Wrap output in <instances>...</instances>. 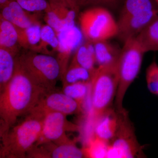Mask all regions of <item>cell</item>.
Masks as SVG:
<instances>
[{
    "mask_svg": "<svg viewBox=\"0 0 158 158\" xmlns=\"http://www.w3.org/2000/svg\"><path fill=\"white\" fill-rule=\"evenodd\" d=\"M110 142L95 137L88 147L83 149L85 157L107 158Z\"/></svg>",
    "mask_w": 158,
    "mask_h": 158,
    "instance_id": "24",
    "label": "cell"
},
{
    "mask_svg": "<svg viewBox=\"0 0 158 158\" xmlns=\"http://www.w3.org/2000/svg\"><path fill=\"white\" fill-rule=\"evenodd\" d=\"M119 123L118 111L109 109L96 121L95 137L110 142L116 135Z\"/></svg>",
    "mask_w": 158,
    "mask_h": 158,
    "instance_id": "14",
    "label": "cell"
},
{
    "mask_svg": "<svg viewBox=\"0 0 158 158\" xmlns=\"http://www.w3.org/2000/svg\"><path fill=\"white\" fill-rule=\"evenodd\" d=\"M16 61L12 52L6 49H0V92L4 90L13 77Z\"/></svg>",
    "mask_w": 158,
    "mask_h": 158,
    "instance_id": "17",
    "label": "cell"
},
{
    "mask_svg": "<svg viewBox=\"0 0 158 158\" xmlns=\"http://www.w3.org/2000/svg\"><path fill=\"white\" fill-rule=\"evenodd\" d=\"M119 0H79V6L81 5L94 4V5H107V6H115L118 2Z\"/></svg>",
    "mask_w": 158,
    "mask_h": 158,
    "instance_id": "28",
    "label": "cell"
},
{
    "mask_svg": "<svg viewBox=\"0 0 158 158\" xmlns=\"http://www.w3.org/2000/svg\"><path fill=\"white\" fill-rule=\"evenodd\" d=\"M145 52L136 37L124 42L118 62V83L115 104L117 111L123 110V99L130 85L134 81L141 69Z\"/></svg>",
    "mask_w": 158,
    "mask_h": 158,
    "instance_id": "3",
    "label": "cell"
},
{
    "mask_svg": "<svg viewBox=\"0 0 158 158\" xmlns=\"http://www.w3.org/2000/svg\"><path fill=\"white\" fill-rule=\"evenodd\" d=\"M119 123L114 138L110 141L107 158L142 157V147L138 143L135 130L124 109L118 111Z\"/></svg>",
    "mask_w": 158,
    "mask_h": 158,
    "instance_id": "7",
    "label": "cell"
},
{
    "mask_svg": "<svg viewBox=\"0 0 158 158\" xmlns=\"http://www.w3.org/2000/svg\"><path fill=\"white\" fill-rule=\"evenodd\" d=\"M79 21L84 36L93 43L107 40L118 34L117 23L110 11L104 8L86 10L81 14Z\"/></svg>",
    "mask_w": 158,
    "mask_h": 158,
    "instance_id": "6",
    "label": "cell"
},
{
    "mask_svg": "<svg viewBox=\"0 0 158 158\" xmlns=\"http://www.w3.org/2000/svg\"><path fill=\"white\" fill-rule=\"evenodd\" d=\"M146 79L150 92L158 96V65L155 60L147 69Z\"/></svg>",
    "mask_w": 158,
    "mask_h": 158,
    "instance_id": "26",
    "label": "cell"
},
{
    "mask_svg": "<svg viewBox=\"0 0 158 158\" xmlns=\"http://www.w3.org/2000/svg\"><path fill=\"white\" fill-rule=\"evenodd\" d=\"M19 36L17 28L10 22L1 17V48L6 49L11 52V50L14 48L17 42H19Z\"/></svg>",
    "mask_w": 158,
    "mask_h": 158,
    "instance_id": "19",
    "label": "cell"
},
{
    "mask_svg": "<svg viewBox=\"0 0 158 158\" xmlns=\"http://www.w3.org/2000/svg\"><path fill=\"white\" fill-rule=\"evenodd\" d=\"M10 0H0V4H1V7L4 6L7 2H9Z\"/></svg>",
    "mask_w": 158,
    "mask_h": 158,
    "instance_id": "31",
    "label": "cell"
},
{
    "mask_svg": "<svg viewBox=\"0 0 158 158\" xmlns=\"http://www.w3.org/2000/svg\"><path fill=\"white\" fill-rule=\"evenodd\" d=\"M156 9L153 0H125L118 22L138 17Z\"/></svg>",
    "mask_w": 158,
    "mask_h": 158,
    "instance_id": "16",
    "label": "cell"
},
{
    "mask_svg": "<svg viewBox=\"0 0 158 158\" xmlns=\"http://www.w3.org/2000/svg\"><path fill=\"white\" fill-rule=\"evenodd\" d=\"M117 65L99 66L93 74L90 89L95 122L110 109L116 97L118 83Z\"/></svg>",
    "mask_w": 158,
    "mask_h": 158,
    "instance_id": "4",
    "label": "cell"
},
{
    "mask_svg": "<svg viewBox=\"0 0 158 158\" xmlns=\"http://www.w3.org/2000/svg\"><path fill=\"white\" fill-rule=\"evenodd\" d=\"M46 93L16 61L13 77L0 92V137L14 126L19 117L30 113Z\"/></svg>",
    "mask_w": 158,
    "mask_h": 158,
    "instance_id": "1",
    "label": "cell"
},
{
    "mask_svg": "<svg viewBox=\"0 0 158 158\" xmlns=\"http://www.w3.org/2000/svg\"><path fill=\"white\" fill-rule=\"evenodd\" d=\"M156 2L157 5H158V0H155Z\"/></svg>",
    "mask_w": 158,
    "mask_h": 158,
    "instance_id": "32",
    "label": "cell"
},
{
    "mask_svg": "<svg viewBox=\"0 0 158 158\" xmlns=\"http://www.w3.org/2000/svg\"><path fill=\"white\" fill-rule=\"evenodd\" d=\"M91 42L82 44L77 50L73 63L88 69L94 73L96 62L94 46Z\"/></svg>",
    "mask_w": 158,
    "mask_h": 158,
    "instance_id": "20",
    "label": "cell"
},
{
    "mask_svg": "<svg viewBox=\"0 0 158 158\" xmlns=\"http://www.w3.org/2000/svg\"><path fill=\"white\" fill-rule=\"evenodd\" d=\"M40 148L34 147L31 156L36 158H81L85 157L83 149L75 143L70 141L62 144H54L52 142L43 143ZM40 145V144H39Z\"/></svg>",
    "mask_w": 158,
    "mask_h": 158,
    "instance_id": "11",
    "label": "cell"
},
{
    "mask_svg": "<svg viewBox=\"0 0 158 158\" xmlns=\"http://www.w3.org/2000/svg\"><path fill=\"white\" fill-rule=\"evenodd\" d=\"M145 52L158 51V18L136 37Z\"/></svg>",
    "mask_w": 158,
    "mask_h": 158,
    "instance_id": "18",
    "label": "cell"
},
{
    "mask_svg": "<svg viewBox=\"0 0 158 158\" xmlns=\"http://www.w3.org/2000/svg\"><path fill=\"white\" fill-rule=\"evenodd\" d=\"M66 1L70 6L79 8L78 3L79 0H66Z\"/></svg>",
    "mask_w": 158,
    "mask_h": 158,
    "instance_id": "29",
    "label": "cell"
},
{
    "mask_svg": "<svg viewBox=\"0 0 158 158\" xmlns=\"http://www.w3.org/2000/svg\"><path fill=\"white\" fill-rule=\"evenodd\" d=\"M59 40V60L62 68V77L66 71L69 58L82 45L84 34L81 30L75 25L62 29L57 33Z\"/></svg>",
    "mask_w": 158,
    "mask_h": 158,
    "instance_id": "10",
    "label": "cell"
},
{
    "mask_svg": "<svg viewBox=\"0 0 158 158\" xmlns=\"http://www.w3.org/2000/svg\"><path fill=\"white\" fill-rule=\"evenodd\" d=\"M1 8V17L10 22L19 30H25L36 23L27 15L28 11L15 0H10Z\"/></svg>",
    "mask_w": 158,
    "mask_h": 158,
    "instance_id": "13",
    "label": "cell"
},
{
    "mask_svg": "<svg viewBox=\"0 0 158 158\" xmlns=\"http://www.w3.org/2000/svg\"><path fill=\"white\" fill-rule=\"evenodd\" d=\"M19 42L27 47H39L41 42V27L37 23L23 30L18 29Z\"/></svg>",
    "mask_w": 158,
    "mask_h": 158,
    "instance_id": "22",
    "label": "cell"
},
{
    "mask_svg": "<svg viewBox=\"0 0 158 158\" xmlns=\"http://www.w3.org/2000/svg\"><path fill=\"white\" fill-rule=\"evenodd\" d=\"M49 4V7L45 11L46 21L56 34L62 29L75 25V19L77 9L67 3Z\"/></svg>",
    "mask_w": 158,
    "mask_h": 158,
    "instance_id": "12",
    "label": "cell"
},
{
    "mask_svg": "<svg viewBox=\"0 0 158 158\" xmlns=\"http://www.w3.org/2000/svg\"><path fill=\"white\" fill-rule=\"evenodd\" d=\"M93 73L78 64L73 63L62 77L63 85L77 82H89L92 80Z\"/></svg>",
    "mask_w": 158,
    "mask_h": 158,
    "instance_id": "21",
    "label": "cell"
},
{
    "mask_svg": "<svg viewBox=\"0 0 158 158\" xmlns=\"http://www.w3.org/2000/svg\"><path fill=\"white\" fill-rule=\"evenodd\" d=\"M49 3L50 4H64L67 3L66 0H49Z\"/></svg>",
    "mask_w": 158,
    "mask_h": 158,
    "instance_id": "30",
    "label": "cell"
},
{
    "mask_svg": "<svg viewBox=\"0 0 158 158\" xmlns=\"http://www.w3.org/2000/svg\"><path fill=\"white\" fill-rule=\"evenodd\" d=\"M67 115L57 112L47 113L44 118L41 135L37 144L52 142L59 144L71 141L65 134L66 131H78V126L69 122Z\"/></svg>",
    "mask_w": 158,
    "mask_h": 158,
    "instance_id": "8",
    "label": "cell"
},
{
    "mask_svg": "<svg viewBox=\"0 0 158 158\" xmlns=\"http://www.w3.org/2000/svg\"><path fill=\"white\" fill-rule=\"evenodd\" d=\"M21 6L28 12L46 11L49 7V3L46 0H15Z\"/></svg>",
    "mask_w": 158,
    "mask_h": 158,
    "instance_id": "27",
    "label": "cell"
},
{
    "mask_svg": "<svg viewBox=\"0 0 158 158\" xmlns=\"http://www.w3.org/2000/svg\"><path fill=\"white\" fill-rule=\"evenodd\" d=\"M94 43L96 62L99 66L117 65L121 50L107 40Z\"/></svg>",
    "mask_w": 158,
    "mask_h": 158,
    "instance_id": "15",
    "label": "cell"
},
{
    "mask_svg": "<svg viewBox=\"0 0 158 158\" xmlns=\"http://www.w3.org/2000/svg\"><path fill=\"white\" fill-rule=\"evenodd\" d=\"M16 62L29 76L47 93L55 91L56 82L62 77L58 59L47 54H28Z\"/></svg>",
    "mask_w": 158,
    "mask_h": 158,
    "instance_id": "5",
    "label": "cell"
},
{
    "mask_svg": "<svg viewBox=\"0 0 158 158\" xmlns=\"http://www.w3.org/2000/svg\"><path fill=\"white\" fill-rule=\"evenodd\" d=\"M59 45V40L54 29L48 24L41 27V42L39 48H47L50 46L55 50L58 51Z\"/></svg>",
    "mask_w": 158,
    "mask_h": 158,
    "instance_id": "25",
    "label": "cell"
},
{
    "mask_svg": "<svg viewBox=\"0 0 158 158\" xmlns=\"http://www.w3.org/2000/svg\"><path fill=\"white\" fill-rule=\"evenodd\" d=\"M17 125L1 137L0 158H26L39 140L44 116L30 112Z\"/></svg>",
    "mask_w": 158,
    "mask_h": 158,
    "instance_id": "2",
    "label": "cell"
},
{
    "mask_svg": "<svg viewBox=\"0 0 158 158\" xmlns=\"http://www.w3.org/2000/svg\"><path fill=\"white\" fill-rule=\"evenodd\" d=\"M82 110L81 105L77 101L63 92L55 90L43 95L31 112L44 116L50 112H59L68 115L78 113Z\"/></svg>",
    "mask_w": 158,
    "mask_h": 158,
    "instance_id": "9",
    "label": "cell"
},
{
    "mask_svg": "<svg viewBox=\"0 0 158 158\" xmlns=\"http://www.w3.org/2000/svg\"><path fill=\"white\" fill-rule=\"evenodd\" d=\"M91 82H77L63 85L62 92L81 105L88 95Z\"/></svg>",
    "mask_w": 158,
    "mask_h": 158,
    "instance_id": "23",
    "label": "cell"
}]
</instances>
